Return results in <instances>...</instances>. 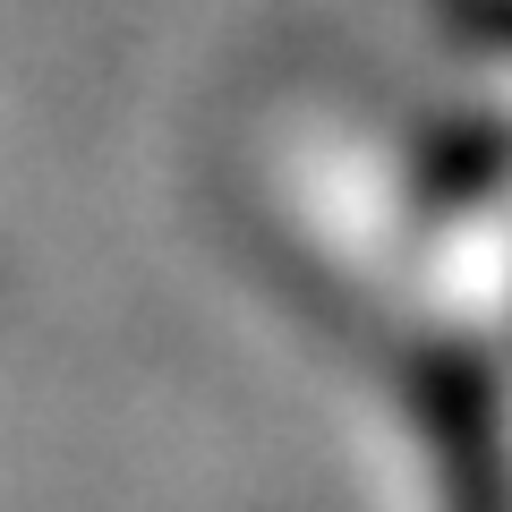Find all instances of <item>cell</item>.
Returning a JSON list of instances; mask_svg holds the SVG:
<instances>
[]
</instances>
